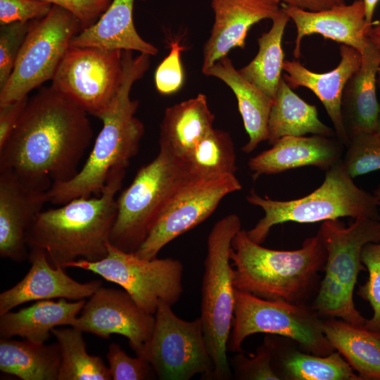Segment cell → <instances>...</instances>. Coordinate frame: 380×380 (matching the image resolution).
Instances as JSON below:
<instances>
[{"label": "cell", "instance_id": "24", "mask_svg": "<svg viewBox=\"0 0 380 380\" xmlns=\"http://www.w3.org/2000/svg\"><path fill=\"white\" fill-rule=\"evenodd\" d=\"M215 115L207 97H196L168 107L160 127V148L184 160L213 127Z\"/></svg>", "mask_w": 380, "mask_h": 380}, {"label": "cell", "instance_id": "23", "mask_svg": "<svg viewBox=\"0 0 380 380\" xmlns=\"http://www.w3.org/2000/svg\"><path fill=\"white\" fill-rule=\"evenodd\" d=\"M85 302V299L74 302L63 298L44 300L16 312L0 314V336H20L33 343H45L53 328L73 326Z\"/></svg>", "mask_w": 380, "mask_h": 380}, {"label": "cell", "instance_id": "36", "mask_svg": "<svg viewBox=\"0 0 380 380\" xmlns=\"http://www.w3.org/2000/svg\"><path fill=\"white\" fill-rule=\"evenodd\" d=\"M271 344L265 337L255 354L248 357L238 352L229 361L232 376L239 380H280L272 366Z\"/></svg>", "mask_w": 380, "mask_h": 380}, {"label": "cell", "instance_id": "8", "mask_svg": "<svg viewBox=\"0 0 380 380\" xmlns=\"http://www.w3.org/2000/svg\"><path fill=\"white\" fill-rule=\"evenodd\" d=\"M192 179L184 160L160 148L157 156L138 170L132 183L117 198L110 243L134 253L172 197Z\"/></svg>", "mask_w": 380, "mask_h": 380}, {"label": "cell", "instance_id": "2", "mask_svg": "<svg viewBox=\"0 0 380 380\" xmlns=\"http://www.w3.org/2000/svg\"><path fill=\"white\" fill-rule=\"evenodd\" d=\"M150 55L123 51L124 76L120 90L100 118L103 127L88 158L71 179L54 182L47 192L49 203L63 205L80 197L99 196L112 171L127 169L144 134V126L135 114L139 105L130 91L150 65Z\"/></svg>", "mask_w": 380, "mask_h": 380}, {"label": "cell", "instance_id": "18", "mask_svg": "<svg viewBox=\"0 0 380 380\" xmlns=\"http://www.w3.org/2000/svg\"><path fill=\"white\" fill-rule=\"evenodd\" d=\"M275 0H211L215 20L203 49L202 72L227 56L234 48L245 47L249 29L279 12Z\"/></svg>", "mask_w": 380, "mask_h": 380}, {"label": "cell", "instance_id": "43", "mask_svg": "<svg viewBox=\"0 0 380 380\" xmlns=\"http://www.w3.org/2000/svg\"><path fill=\"white\" fill-rule=\"evenodd\" d=\"M278 3L310 11H318L345 4V0H275Z\"/></svg>", "mask_w": 380, "mask_h": 380}, {"label": "cell", "instance_id": "29", "mask_svg": "<svg viewBox=\"0 0 380 380\" xmlns=\"http://www.w3.org/2000/svg\"><path fill=\"white\" fill-rule=\"evenodd\" d=\"M307 134L333 137L336 133L318 118L315 106L305 102L281 78L268 120V141L273 144L286 136Z\"/></svg>", "mask_w": 380, "mask_h": 380}, {"label": "cell", "instance_id": "27", "mask_svg": "<svg viewBox=\"0 0 380 380\" xmlns=\"http://www.w3.org/2000/svg\"><path fill=\"white\" fill-rule=\"evenodd\" d=\"M272 351V366L279 379L362 380L338 351L327 355L305 353L267 336Z\"/></svg>", "mask_w": 380, "mask_h": 380}, {"label": "cell", "instance_id": "45", "mask_svg": "<svg viewBox=\"0 0 380 380\" xmlns=\"http://www.w3.org/2000/svg\"><path fill=\"white\" fill-rule=\"evenodd\" d=\"M380 0H363L365 8V19L369 24H373L372 18L374 10Z\"/></svg>", "mask_w": 380, "mask_h": 380}, {"label": "cell", "instance_id": "14", "mask_svg": "<svg viewBox=\"0 0 380 380\" xmlns=\"http://www.w3.org/2000/svg\"><path fill=\"white\" fill-rule=\"evenodd\" d=\"M241 189L235 175L187 182L172 197L134 253L146 260L157 258L165 245L203 222L227 195Z\"/></svg>", "mask_w": 380, "mask_h": 380}, {"label": "cell", "instance_id": "47", "mask_svg": "<svg viewBox=\"0 0 380 380\" xmlns=\"http://www.w3.org/2000/svg\"><path fill=\"white\" fill-rule=\"evenodd\" d=\"M376 86L378 87L380 93V63L376 74Z\"/></svg>", "mask_w": 380, "mask_h": 380}, {"label": "cell", "instance_id": "35", "mask_svg": "<svg viewBox=\"0 0 380 380\" xmlns=\"http://www.w3.org/2000/svg\"><path fill=\"white\" fill-rule=\"evenodd\" d=\"M360 258L369 277L359 286L357 294L369 302L373 310L372 317L366 319L364 326L371 331H380V242L365 244Z\"/></svg>", "mask_w": 380, "mask_h": 380}, {"label": "cell", "instance_id": "33", "mask_svg": "<svg viewBox=\"0 0 380 380\" xmlns=\"http://www.w3.org/2000/svg\"><path fill=\"white\" fill-rule=\"evenodd\" d=\"M194 179L235 175L237 170L234 145L230 134L212 129L184 160Z\"/></svg>", "mask_w": 380, "mask_h": 380}, {"label": "cell", "instance_id": "40", "mask_svg": "<svg viewBox=\"0 0 380 380\" xmlns=\"http://www.w3.org/2000/svg\"><path fill=\"white\" fill-rule=\"evenodd\" d=\"M52 6L39 0H0V25L42 18Z\"/></svg>", "mask_w": 380, "mask_h": 380}, {"label": "cell", "instance_id": "9", "mask_svg": "<svg viewBox=\"0 0 380 380\" xmlns=\"http://www.w3.org/2000/svg\"><path fill=\"white\" fill-rule=\"evenodd\" d=\"M319 316L313 308L300 303L265 299L235 289L227 350L241 352L248 336L265 333L291 339L307 353L327 355L335 350L324 334Z\"/></svg>", "mask_w": 380, "mask_h": 380}, {"label": "cell", "instance_id": "13", "mask_svg": "<svg viewBox=\"0 0 380 380\" xmlns=\"http://www.w3.org/2000/svg\"><path fill=\"white\" fill-rule=\"evenodd\" d=\"M172 305L160 302L144 353L160 380H189L196 374L213 379L214 365L208 351L200 317H179Z\"/></svg>", "mask_w": 380, "mask_h": 380}, {"label": "cell", "instance_id": "28", "mask_svg": "<svg viewBox=\"0 0 380 380\" xmlns=\"http://www.w3.org/2000/svg\"><path fill=\"white\" fill-rule=\"evenodd\" d=\"M322 329L331 346L362 380H380V331L335 318L322 320Z\"/></svg>", "mask_w": 380, "mask_h": 380}, {"label": "cell", "instance_id": "26", "mask_svg": "<svg viewBox=\"0 0 380 380\" xmlns=\"http://www.w3.org/2000/svg\"><path fill=\"white\" fill-rule=\"evenodd\" d=\"M224 82L236 96L240 114L249 140L242 150L252 152L268 139V120L273 99L243 78L227 56L217 61L205 72Z\"/></svg>", "mask_w": 380, "mask_h": 380}, {"label": "cell", "instance_id": "39", "mask_svg": "<svg viewBox=\"0 0 380 380\" xmlns=\"http://www.w3.org/2000/svg\"><path fill=\"white\" fill-rule=\"evenodd\" d=\"M184 49L178 41L170 43L168 55L159 64L155 73V84L159 93L172 94L182 87L184 75L181 53Z\"/></svg>", "mask_w": 380, "mask_h": 380}, {"label": "cell", "instance_id": "19", "mask_svg": "<svg viewBox=\"0 0 380 380\" xmlns=\"http://www.w3.org/2000/svg\"><path fill=\"white\" fill-rule=\"evenodd\" d=\"M296 27L293 56H300V44L305 36L319 34L325 39L346 44L361 54L368 43L367 33L373 24L365 19L363 0H355L351 4H342L330 8L310 11L281 4Z\"/></svg>", "mask_w": 380, "mask_h": 380}, {"label": "cell", "instance_id": "32", "mask_svg": "<svg viewBox=\"0 0 380 380\" xmlns=\"http://www.w3.org/2000/svg\"><path fill=\"white\" fill-rule=\"evenodd\" d=\"M82 333L73 327L51 330L61 357L57 380H111L103 360L87 352Z\"/></svg>", "mask_w": 380, "mask_h": 380}, {"label": "cell", "instance_id": "4", "mask_svg": "<svg viewBox=\"0 0 380 380\" xmlns=\"http://www.w3.org/2000/svg\"><path fill=\"white\" fill-rule=\"evenodd\" d=\"M326 259L327 250L318 232L298 249L279 251L253 241L241 229L230 251L236 289L265 299L300 303L324 270Z\"/></svg>", "mask_w": 380, "mask_h": 380}, {"label": "cell", "instance_id": "31", "mask_svg": "<svg viewBox=\"0 0 380 380\" xmlns=\"http://www.w3.org/2000/svg\"><path fill=\"white\" fill-rule=\"evenodd\" d=\"M289 20V16L281 7L272 19L270 30L258 39L259 50L255 57L239 70L243 78L272 99L282 78L284 53L281 42Z\"/></svg>", "mask_w": 380, "mask_h": 380}, {"label": "cell", "instance_id": "16", "mask_svg": "<svg viewBox=\"0 0 380 380\" xmlns=\"http://www.w3.org/2000/svg\"><path fill=\"white\" fill-rule=\"evenodd\" d=\"M45 190L10 171H0V256L15 262L29 258L28 231L45 203Z\"/></svg>", "mask_w": 380, "mask_h": 380}, {"label": "cell", "instance_id": "17", "mask_svg": "<svg viewBox=\"0 0 380 380\" xmlns=\"http://www.w3.org/2000/svg\"><path fill=\"white\" fill-rule=\"evenodd\" d=\"M31 266L27 274L13 287L0 293V314L32 300L63 298L72 300L89 298L103 284L96 279L81 283L71 278L63 267L53 266L46 252L31 248Z\"/></svg>", "mask_w": 380, "mask_h": 380}, {"label": "cell", "instance_id": "20", "mask_svg": "<svg viewBox=\"0 0 380 380\" xmlns=\"http://www.w3.org/2000/svg\"><path fill=\"white\" fill-rule=\"evenodd\" d=\"M341 61L334 70L324 73L314 72L298 60L284 61L283 79L291 89L303 87L311 90L323 104L331 120L336 135L343 146L348 141L344 126L341 100L348 80L361 65L362 54L346 44L340 46Z\"/></svg>", "mask_w": 380, "mask_h": 380}, {"label": "cell", "instance_id": "42", "mask_svg": "<svg viewBox=\"0 0 380 380\" xmlns=\"http://www.w3.org/2000/svg\"><path fill=\"white\" fill-rule=\"evenodd\" d=\"M29 100L28 96L0 106V148L17 126Z\"/></svg>", "mask_w": 380, "mask_h": 380}, {"label": "cell", "instance_id": "5", "mask_svg": "<svg viewBox=\"0 0 380 380\" xmlns=\"http://www.w3.org/2000/svg\"><path fill=\"white\" fill-rule=\"evenodd\" d=\"M346 171L342 160L326 171L324 180L311 194L291 201L262 198L252 189L247 201L261 208L264 217L246 231L248 236L261 244L270 229L286 222L313 223L339 217H369L380 220L376 199L359 188Z\"/></svg>", "mask_w": 380, "mask_h": 380}, {"label": "cell", "instance_id": "48", "mask_svg": "<svg viewBox=\"0 0 380 380\" xmlns=\"http://www.w3.org/2000/svg\"><path fill=\"white\" fill-rule=\"evenodd\" d=\"M376 132L380 137V117H379V122H378Z\"/></svg>", "mask_w": 380, "mask_h": 380}, {"label": "cell", "instance_id": "12", "mask_svg": "<svg viewBox=\"0 0 380 380\" xmlns=\"http://www.w3.org/2000/svg\"><path fill=\"white\" fill-rule=\"evenodd\" d=\"M123 76V51L70 45L51 86L100 119L117 96Z\"/></svg>", "mask_w": 380, "mask_h": 380}, {"label": "cell", "instance_id": "41", "mask_svg": "<svg viewBox=\"0 0 380 380\" xmlns=\"http://www.w3.org/2000/svg\"><path fill=\"white\" fill-rule=\"evenodd\" d=\"M60 6L72 13L82 30L94 23L108 8L113 0H39Z\"/></svg>", "mask_w": 380, "mask_h": 380}, {"label": "cell", "instance_id": "46", "mask_svg": "<svg viewBox=\"0 0 380 380\" xmlns=\"http://www.w3.org/2000/svg\"><path fill=\"white\" fill-rule=\"evenodd\" d=\"M373 194H374V196H375V198L376 199L378 206H379V211H380V184L378 185L377 188L374 191Z\"/></svg>", "mask_w": 380, "mask_h": 380}, {"label": "cell", "instance_id": "21", "mask_svg": "<svg viewBox=\"0 0 380 380\" xmlns=\"http://www.w3.org/2000/svg\"><path fill=\"white\" fill-rule=\"evenodd\" d=\"M343 144L339 140L321 135L286 136L272 148L249 159L253 178L312 165L327 170L341 160Z\"/></svg>", "mask_w": 380, "mask_h": 380}, {"label": "cell", "instance_id": "34", "mask_svg": "<svg viewBox=\"0 0 380 380\" xmlns=\"http://www.w3.org/2000/svg\"><path fill=\"white\" fill-rule=\"evenodd\" d=\"M346 146L342 161L352 178L380 170V137L376 132L353 133Z\"/></svg>", "mask_w": 380, "mask_h": 380}, {"label": "cell", "instance_id": "11", "mask_svg": "<svg viewBox=\"0 0 380 380\" xmlns=\"http://www.w3.org/2000/svg\"><path fill=\"white\" fill-rule=\"evenodd\" d=\"M82 30L72 13L56 5L45 17L32 20L13 71L0 89V106L24 98L51 80L71 40Z\"/></svg>", "mask_w": 380, "mask_h": 380}, {"label": "cell", "instance_id": "30", "mask_svg": "<svg viewBox=\"0 0 380 380\" xmlns=\"http://www.w3.org/2000/svg\"><path fill=\"white\" fill-rule=\"evenodd\" d=\"M61 352L49 345L0 338V370L22 380H57Z\"/></svg>", "mask_w": 380, "mask_h": 380}, {"label": "cell", "instance_id": "15", "mask_svg": "<svg viewBox=\"0 0 380 380\" xmlns=\"http://www.w3.org/2000/svg\"><path fill=\"white\" fill-rule=\"evenodd\" d=\"M154 324V315L142 310L126 291L101 286L85 302L72 327L102 338L122 335L136 355L144 358Z\"/></svg>", "mask_w": 380, "mask_h": 380}, {"label": "cell", "instance_id": "38", "mask_svg": "<svg viewBox=\"0 0 380 380\" xmlns=\"http://www.w3.org/2000/svg\"><path fill=\"white\" fill-rule=\"evenodd\" d=\"M31 23L32 20L1 25L0 89L5 85L13 71Z\"/></svg>", "mask_w": 380, "mask_h": 380}, {"label": "cell", "instance_id": "25", "mask_svg": "<svg viewBox=\"0 0 380 380\" xmlns=\"http://www.w3.org/2000/svg\"><path fill=\"white\" fill-rule=\"evenodd\" d=\"M134 1L113 0L96 23L72 38L70 46L135 51L150 56L156 55L157 48L142 39L134 27Z\"/></svg>", "mask_w": 380, "mask_h": 380}, {"label": "cell", "instance_id": "10", "mask_svg": "<svg viewBox=\"0 0 380 380\" xmlns=\"http://www.w3.org/2000/svg\"><path fill=\"white\" fill-rule=\"evenodd\" d=\"M66 267L80 268L99 274L126 291L137 305L155 315L160 302L174 305L183 293L184 266L171 258L146 260L108 244L107 255L97 261L80 259Z\"/></svg>", "mask_w": 380, "mask_h": 380}, {"label": "cell", "instance_id": "1", "mask_svg": "<svg viewBox=\"0 0 380 380\" xmlns=\"http://www.w3.org/2000/svg\"><path fill=\"white\" fill-rule=\"evenodd\" d=\"M87 115L51 86L41 89L0 148V171L45 190L71 179L93 137Z\"/></svg>", "mask_w": 380, "mask_h": 380}, {"label": "cell", "instance_id": "44", "mask_svg": "<svg viewBox=\"0 0 380 380\" xmlns=\"http://www.w3.org/2000/svg\"><path fill=\"white\" fill-rule=\"evenodd\" d=\"M367 36L369 42L380 51V20L373 23L368 30Z\"/></svg>", "mask_w": 380, "mask_h": 380}, {"label": "cell", "instance_id": "3", "mask_svg": "<svg viewBox=\"0 0 380 380\" xmlns=\"http://www.w3.org/2000/svg\"><path fill=\"white\" fill-rule=\"evenodd\" d=\"M125 174L124 168L113 170L99 196L77 198L42 210L27 232L29 249L44 250L53 266L63 268L80 259L104 258L117 214L116 194Z\"/></svg>", "mask_w": 380, "mask_h": 380}, {"label": "cell", "instance_id": "37", "mask_svg": "<svg viewBox=\"0 0 380 380\" xmlns=\"http://www.w3.org/2000/svg\"><path fill=\"white\" fill-rule=\"evenodd\" d=\"M108 369L113 380H148L158 379L151 364L139 356H129L116 343L108 346Z\"/></svg>", "mask_w": 380, "mask_h": 380}, {"label": "cell", "instance_id": "22", "mask_svg": "<svg viewBox=\"0 0 380 380\" xmlns=\"http://www.w3.org/2000/svg\"><path fill=\"white\" fill-rule=\"evenodd\" d=\"M380 51L368 41L362 53V63L346 83L342 96L341 112L348 134L376 132L380 117L376 96V74Z\"/></svg>", "mask_w": 380, "mask_h": 380}, {"label": "cell", "instance_id": "6", "mask_svg": "<svg viewBox=\"0 0 380 380\" xmlns=\"http://www.w3.org/2000/svg\"><path fill=\"white\" fill-rule=\"evenodd\" d=\"M241 229L240 217L229 214L214 224L207 239L200 319L206 347L214 365L213 379L229 380L232 377L227 355L236 289L230 251L232 240Z\"/></svg>", "mask_w": 380, "mask_h": 380}, {"label": "cell", "instance_id": "7", "mask_svg": "<svg viewBox=\"0 0 380 380\" xmlns=\"http://www.w3.org/2000/svg\"><path fill=\"white\" fill-rule=\"evenodd\" d=\"M318 233L327 250V259L312 308L319 316L365 325L366 319L355 306L353 292L358 274L366 270L360 258L362 247L380 242V220L358 217L348 227L338 219L326 220Z\"/></svg>", "mask_w": 380, "mask_h": 380}]
</instances>
